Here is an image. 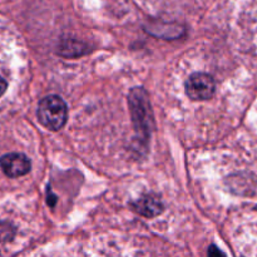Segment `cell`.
Returning a JSON list of instances; mask_svg holds the SVG:
<instances>
[{
    "mask_svg": "<svg viewBox=\"0 0 257 257\" xmlns=\"http://www.w3.org/2000/svg\"><path fill=\"white\" fill-rule=\"evenodd\" d=\"M37 115L40 124L50 131H58L68 119L67 104L58 95H48L39 102Z\"/></svg>",
    "mask_w": 257,
    "mask_h": 257,
    "instance_id": "cell-1",
    "label": "cell"
},
{
    "mask_svg": "<svg viewBox=\"0 0 257 257\" xmlns=\"http://www.w3.org/2000/svg\"><path fill=\"white\" fill-rule=\"evenodd\" d=\"M130 104L136 130L143 138H147V136H150L152 113H151L150 100H148L145 89L142 88L133 89L130 94Z\"/></svg>",
    "mask_w": 257,
    "mask_h": 257,
    "instance_id": "cell-2",
    "label": "cell"
},
{
    "mask_svg": "<svg viewBox=\"0 0 257 257\" xmlns=\"http://www.w3.org/2000/svg\"><path fill=\"white\" fill-rule=\"evenodd\" d=\"M186 94L193 100H207L216 92L215 79L207 73H193L185 84Z\"/></svg>",
    "mask_w": 257,
    "mask_h": 257,
    "instance_id": "cell-3",
    "label": "cell"
},
{
    "mask_svg": "<svg viewBox=\"0 0 257 257\" xmlns=\"http://www.w3.org/2000/svg\"><path fill=\"white\" fill-rule=\"evenodd\" d=\"M0 167L8 177H22L30 171V160L23 153H8L0 158Z\"/></svg>",
    "mask_w": 257,
    "mask_h": 257,
    "instance_id": "cell-4",
    "label": "cell"
},
{
    "mask_svg": "<svg viewBox=\"0 0 257 257\" xmlns=\"http://www.w3.org/2000/svg\"><path fill=\"white\" fill-rule=\"evenodd\" d=\"M135 206V210L137 211L140 215L145 216V217H157L158 215L163 212L165 210V206L163 202L161 201V198L156 195H147L143 196L141 200L136 201L133 203Z\"/></svg>",
    "mask_w": 257,
    "mask_h": 257,
    "instance_id": "cell-5",
    "label": "cell"
},
{
    "mask_svg": "<svg viewBox=\"0 0 257 257\" xmlns=\"http://www.w3.org/2000/svg\"><path fill=\"white\" fill-rule=\"evenodd\" d=\"M15 235V228L9 222H0V242L10 241Z\"/></svg>",
    "mask_w": 257,
    "mask_h": 257,
    "instance_id": "cell-6",
    "label": "cell"
},
{
    "mask_svg": "<svg viewBox=\"0 0 257 257\" xmlns=\"http://www.w3.org/2000/svg\"><path fill=\"white\" fill-rule=\"evenodd\" d=\"M7 89H8L7 80H5L3 77H0V97H2L5 92H7Z\"/></svg>",
    "mask_w": 257,
    "mask_h": 257,
    "instance_id": "cell-7",
    "label": "cell"
},
{
    "mask_svg": "<svg viewBox=\"0 0 257 257\" xmlns=\"http://www.w3.org/2000/svg\"><path fill=\"white\" fill-rule=\"evenodd\" d=\"M212 253H215V255H223L222 251L217 250V248H215V246H211L210 251H208V255H212Z\"/></svg>",
    "mask_w": 257,
    "mask_h": 257,
    "instance_id": "cell-8",
    "label": "cell"
}]
</instances>
